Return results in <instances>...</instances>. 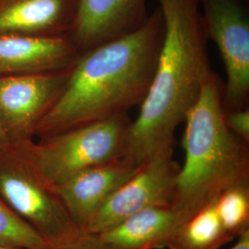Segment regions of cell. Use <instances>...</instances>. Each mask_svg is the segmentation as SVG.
Here are the masks:
<instances>
[{"label": "cell", "instance_id": "cell-7", "mask_svg": "<svg viewBox=\"0 0 249 249\" xmlns=\"http://www.w3.org/2000/svg\"><path fill=\"white\" fill-rule=\"evenodd\" d=\"M179 169L174 146L156 152L107 199L86 232L97 234L148 208L173 207Z\"/></svg>", "mask_w": 249, "mask_h": 249}, {"label": "cell", "instance_id": "cell-18", "mask_svg": "<svg viewBox=\"0 0 249 249\" xmlns=\"http://www.w3.org/2000/svg\"><path fill=\"white\" fill-rule=\"evenodd\" d=\"M223 119L232 133L249 143V107L224 111Z\"/></svg>", "mask_w": 249, "mask_h": 249}, {"label": "cell", "instance_id": "cell-16", "mask_svg": "<svg viewBox=\"0 0 249 249\" xmlns=\"http://www.w3.org/2000/svg\"><path fill=\"white\" fill-rule=\"evenodd\" d=\"M45 244L40 234L0 197V245L33 249Z\"/></svg>", "mask_w": 249, "mask_h": 249}, {"label": "cell", "instance_id": "cell-2", "mask_svg": "<svg viewBox=\"0 0 249 249\" xmlns=\"http://www.w3.org/2000/svg\"><path fill=\"white\" fill-rule=\"evenodd\" d=\"M163 36L148 92L131 121L121 158L141 166L174 146L175 133L214 73L198 0H158Z\"/></svg>", "mask_w": 249, "mask_h": 249}, {"label": "cell", "instance_id": "cell-14", "mask_svg": "<svg viewBox=\"0 0 249 249\" xmlns=\"http://www.w3.org/2000/svg\"><path fill=\"white\" fill-rule=\"evenodd\" d=\"M231 240L213 201L178 224L166 242L165 249H219Z\"/></svg>", "mask_w": 249, "mask_h": 249}, {"label": "cell", "instance_id": "cell-8", "mask_svg": "<svg viewBox=\"0 0 249 249\" xmlns=\"http://www.w3.org/2000/svg\"><path fill=\"white\" fill-rule=\"evenodd\" d=\"M71 71L0 77V124L10 142L34 139L36 126L61 95Z\"/></svg>", "mask_w": 249, "mask_h": 249}, {"label": "cell", "instance_id": "cell-9", "mask_svg": "<svg viewBox=\"0 0 249 249\" xmlns=\"http://www.w3.org/2000/svg\"><path fill=\"white\" fill-rule=\"evenodd\" d=\"M139 167L117 158L80 171L53 187V190L77 227L86 232L103 205Z\"/></svg>", "mask_w": 249, "mask_h": 249}, {"label": "cell", "instance_id": "cell-1", "mask_svg": "<svg viewBox=\"0 0 249 249\" xmlns=\"http://www.w3.org/2000/svg\"><path fill=\"white\" fill-rule=\"evenodd\" d=\"M163 36L159 7L133 32L97 45L71 68L61 95L36 126L35 137L128 114L150 88Z\"/></svg>", "mask_w": 249, "mask_h": 249}, {"label": "cell", "instance_id": "cell-15", "mask_svg": "<svg viewBox=\"0 0 249 249\" xmlns=\"http://www.w3.org/2000/svg\"><path fill=\"white\" fill-rule=\"evenodd\" d=\"M213 202L223 228L232 240L249 229V184L228 188Z\"/></svg>", "mask_w": 249, "mask_h": 249}, {"label": "cell", "instance_id": "cell-19", "mask_svg": "<svg viewBox=\"0 0 249 249\" xmlns=\"http://www.w3.org/2000/svg\"><path fill=\"white\" fill-rule=\"evenodd\" d=\"M236 243L230 249H249V229L236 237Z\"/></svg>", "mask_w": 249, "mask_h": 249}, {"label": "cell", "instance_id": "cell-13", "mask_svg": "<svg viewBox=\"0 0 249 249\" xmlns=\"http://www.w3.org/2000/svg\"><path fill=\"white\" fill-rule=\"evenodd\" d=\"M181 223L172 206L152 207L128 216L96 235L110 249H164L170 235Z\"/></svg>", "mask_w": 249, "mask_h": 249}, {"label": "cell", "instance_id": "cell-21", "mask_svg": "<svg viewBox=\"0 0 249 249\" xmlns=\"http://www.w3.org/2000/svg\"><path fill=\"white\" fill-rule=\"evenodd\" d=\"M0 249H13V248H9V247H5V246H2V245H0Z\"/></svg>", "mask_w": 249, "mask_h": 249}, {"label": "cell", "instance_id": "cell-10", "mask_svg": "<svg viewBox=\"0 0 249 249\" xmlns=\"http://www.w3.org/2000/svg\"><path fill=\"white\" fill-rule=\"evenodd\" d=\"M147 0H80L69 36L80 53L125 36L149 17Z\"/></svg>", "mask_w": 249, "mask_h": 249}, {"label": "cell", "instance_id": "cell-5", "mask_svg": "<svg viewBox=\"0 0 249 249\" xmlns=\"http://www.w3.org/2000/svg\"><path fill=\"white\" fill-rule=\"evenodd\" d=\"M0 197L46 244L61 243L83 233L17 142L0 150Z\"/></svg>", "mask_w": 249, "mask_h": 249}, {"label": "cell", "instance_id": "cell-11", "mask_svg": "<svg viewBox=\"0 0 249 249\" xmlns=\"http://www.w3.org/2000/svg\"><path fill=\"white\" fill-rule=\"evenodd\" d=\"M80 55L69 36H0V77L62 71Z\"/></svg>", "mask_w": 249, "mask_h": 249}, {"label": "cell", "instance_id": "cell-4", "mask_svg": "<svg viewBox=\"0 0 249 249\" xmlns=\"http://www.w3.org/2000/svg\"><path fill=\"white\" fill-rule=\"evenodd\" d=\"M131 119L126 115L19 144L47 185L54 187L82 170L121 158Z\"/></svg>", "mask_w": 249, "mask_h": 249}, {"label": "cell", "instance_id": "cell-6", "mask_svg": "<svg viewBox=\"0 0 249 249\" xmlns=\"http://www.w3.org/2000/svg\"><path fill=\"white\" fill-rule=\"evenodd\" d=\"M206 34L213 41L226 71L224 111L249 107V17L242 0H198Z\"/></svg>", "mask_w": 249, "mask_h": 249}, {"label": "cell", "instance_id": "cell-12", "mask_svg": "<svg viewBox=\"0 0 249 249\" xmlns=\"http://www.w3.org/2000/svg\"><path fill=\"white\" fill-rule=\"evenodd\" d=\"M80 0H0V36H69Z\"/></svg>", "mask_w": 249, "mask_h": 249}, {"label": "cell", "instance_id": "cell-3", "mask_svg": "<svg viewBox=\"0 0 249 249\" xmlns=\"http://www.w3.org/2000/svg\"><path fill=\"white\" fill-rule=\"evenodd\" d=\"M222 94L223 84L214 74L183 122L185 160L173 202L182 222L228 188L249 184V143L224 123Z\"/></svg>", "mask_w": 249, "mask_h": 249}, {"label": "cell", "instance_id": "cell-17", "mask_svg": "<svg viewBox=\"0 0 249 249\" xmlns=\"http://www.w3.org/2000/svg\"><path fill=\"white\" fill-rule=\"evenodd\" d=\"M33 249H110L96 234L83 232L70 240L57 244H44Z\"/></svg>", "mask_w": 249, "mask_h": 249}, {"label": "cell", "instance_id": "cell-20", "mask_svg": "<svg viewBox=\"0 0 249 249\" xmlns=\"http://www.w3.org/2000/svg\"><path fill=\"white\" fill-rule=\"evenodd\" d=\"M9 143H10V142H9V138H8L6 132L4 131L2 125L0 124V150L2 148H4L5 146H7Z\"/></svg>", "mask_w": 249, "mask_h": 249}]
</instances>
